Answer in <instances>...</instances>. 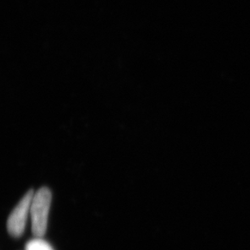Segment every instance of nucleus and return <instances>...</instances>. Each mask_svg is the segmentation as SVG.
I'll list each match as a JSON object with an SVG mask.
<instances>
[{
    "instance_id": "obj_1",
    "label": "nucleus",
    "mask_w": 250,
    "mask_h": 250,
    "mask_svg": "<svg viewBox=\"0 0 250 250\" xmlns=\"http://www.w3.org/2000/svg\"><path fill=\"white\" fill-rule=\"evenodd\" d=\"M51 200L52 194L48 188H41L34 193L30 207V217L32 232L35 237H42L46 234Z\"/></svg>"
},
{
    "instance_id": "obj_2",
    "label": "nucleus",
    "mask_w": 250,
    "mask_h": 250,
    "mask_svg": "<svg viewBox=\"0 0 250 250\" xmlns=\"http://www.w3.org/2000/svg\"><path fill=\"white\" fill-rule=\"evenodd\" d=\"M34 193L35 192L34 190H29L8 217L7 222V231L14 237H20L24 233L28 217L30 214V207Z\"/></svg>"
},
{
    "instance_id": "obj_3",
    "label": "nucleus",
    "mask_w": 250,
    "mask_h": 250,
    "mask_svg": "<svg viewBox=\"0 0 250 250\" xmlns=\"http://www.w3.org/2000/svg\"><path fill=\"white\" fill-rule=\"evenodd\" d=\"M24 250H54V249L42 237H35L27 242Z\"/></svg>"
}]
</instances>
